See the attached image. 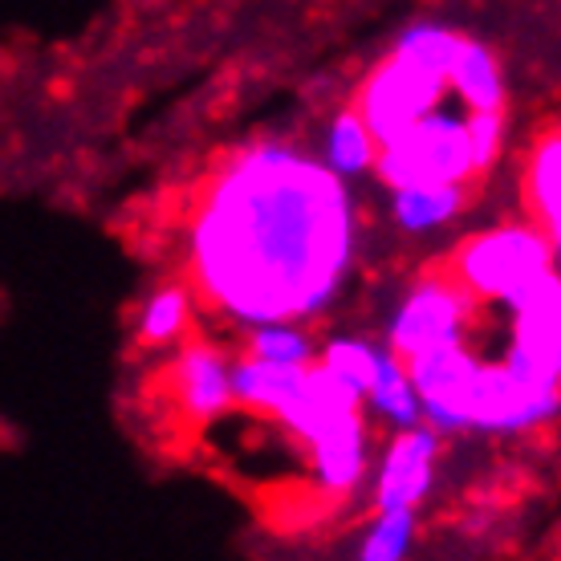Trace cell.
Here are the masks:
<instances>
[{"label": "cell", "instance_id": "cell-1", "mask_svg": "<svg viewBox=\"0 0 561 561\" xmlns=\"http://www.w3.org/2000/svg\"><path fill=\"white\" fill-rule=\"evenodd\" d=\"M351 232L334 171L289 147H256L220 175L199 216V280L240 322H289L334 297Z\"/></svg>", "mask_w": 561, "mask_h": 561}, {"label": "cell", "instance_id": "cell-2", "mask_svg": "<svg viewBox=\"0 0 561 561\" xmlns=\"http://www.w3.org/2000/svg\"><path fill=\"white\" fill-rule=\"evenodd\" d=\"M472 151L460 114L427 111L379 151V175L394 187L415 183H463L472 175Z\"/></svg>", "mask_w": 561, "mask_h": 561}, {"label": "cell", "instance_id": "cell-3", "mask_svg": "<svg viewBox=\"0 0 561 561\" xmlns=\"http://www.w3.org/2000/svg\"><path fill=\"white\" fill-rule=\"evenodd\" d=\"M553 249L537 228L505 225L477 237L460 253V285L477 297H501L513 294L520 280L537 277L549 268Z\"/></svg>", "mask_w": 561, "mask_h": 561}, {"label": "cell", "instance_id": "cell-4", "mask_svg": "<svg viewBox=\"0 0 561 561\" xmlns=\"http://www.w3.org/2000/svg\"><path fill=\"white\" fill-rule=\"evenodd\" d=\"M444 82L432 70H420L415 61L394 54V61H387L363 90L358 102V118L366 123L375 147H387L391 139H399L408 127H415L423 114L435 111L444 99Z\"/></svg>", "mask_w": 561, "mask_h": 561}, {"label": "cell", "instance_id": "cell-5", "mask_svg": "<svg viewBox=\"0 0 561 561\" xmlns=\"http://www.w3.org/2000/svg\"><path fill=\"white\" fill-rule=\"evenodd\" d=\"M561 408V387H534L517 379L505 363L477 366L460 394V427H492V432H520L549 420Z\"/></svg>", "mask_w": 561, "mask_h": 561}, {"label": "cell", "instance_id": "cell-6", "mask_svg": "<svg viewBox=\"0 0 561 561\" xmlns=\"http://www.w3.org/2000/svg\"><path fill=\"white\" fill-rule=\"evenodd\" d=\"M468 318H472V294L460 280H423L394 318V351L420 354L439 342H460Z\"/></svg>", "mask_w": 561, "mask_h": 561}, {"label": "cell", "instance_id": "cell-7", "mask_svg": "<svg viewBox=\"0 0 561 561\" xmlns=\"http://www.w3.org/2000/svg\"><path fill=\"white\" fill-rule=\"evenodd\" d=\"M505 366L534 387H561V313H517Z\"/></svg>", "mask_w": 561, "mask_h": 561}, {"label": "cell", "instance_id": "cell-8", "mask_svg": "<svg viewBox=\"0 0 561 561\" xmlns=\"http://www.w3.org/2000/svg\"><path fill=\"white\" fill-rule=\"evenodd\" d=\"M435 432H408L394 439L379 477V508H411L432 484Z\"/></svg>", "mask_w": 561, "mask_h": 561}, {"label": "cell", "instance_id": "cell-9", "mask_svg": "<svg viewBox=\"0 0 561 561\" xmlns=\"http://www.w3.org/2000/svg\"><path fill=\"white\" fill-rule=\"evenodd\" d=\"M180 391L192 415H220L232 403V370L216 351L196 346L180 363Z\"/></svg>", "mask_w": 561, "mask_h": 561}, {"label": "cell", "instance_id": "cell-10", "mask_svg": "<svg viewBox=\"0 0 561 561\" xmlns=\"http://www.w3.org/2000/svg\"><path fill=\"white\" fill-rule=\"evenodd\" d=\"M306 363H265V358H244L232 366V399L261 411H277L289 391L297 387Z\"/></svg>", "mask_w": 561, "mask_h": 561}, {"label": "cell", "instance_id": "cell-11", "mask_svg": "<svg viewBox=\"0 0 561 561\" xmlns=\"http://www.w3.org/2000/svg\"><path fill=\"white\" fill-rule=\"evenodd\" d=\"M463 204L460 183H415V187H399V199H394V216L399 225L411 228V232H423V228H435L451 220Z\"/></svg>", "mask_w": 561, "mask_h": 561}, {"label": "cell", "instance_id": "cell-12", "mask_svg": "<svg viewBox=\"0 0 561 561\" xmlns=\"http://www.w3.org/2000/svg\"><path fill=\"white\" fill-rule=\"evenodd\" d=\"M448 78H451V85H456V94H460L472 111H501V99H505L501 73H496V61H492L480 45L463 42Z\"/></svg>", "mask_w": 561, "mask_h": 561}, {"label": "cell", "instance_id": "cell-13", "mask_svg": "<svg viewBox=\"0 0 561 561\" xmlns=\"http://www.w3.org/2000/svg\"><path fill=\"white\" fill-rule=\"evenodd\" d=\"M366 394H370V403L382 411V415H391L394 423H420V394H415V387H411L408 370H403V363L394 358V354H379V366H375V379H370V387H366Z\"/></svg>", "mask_w": 561, "mask_h": 561}, {"label": "cell", "instance_id": "cell-14", "mask_svg": "<svg viewBox=\"0 0 561 561\" xmlns=\"http://www.w3.org/2000/svg\"><path fill=\"white\" fill-rule=\"evenodd\" d=\"M529 196L534 208L546 225L561 220V130L549 135L534 154V168H529Z\"/></svg>", "mask_w": 561, "mask_h": 561}, {"label": "cell", "instance_id": "cell-15", "mask_svg": "<svg viewBox=\"0 0 561 561\" xmlns=\"http://www.w3.org/2000/svg\"><path fill=\"white\" fill-rule=\"evenodd\" d=\"M463 42L456 37V33H444V28L435 25H423V28H411L408 37L399 42V49L394 54L408 57V61H415L420 70H432L439 73V78H448L451 66H456V57H460Z\"/></svg>", "mask_w": 561, "mask_h": 561}, {"label": "cell", "instance_id": "cell-16", "mask_svg": "<svg viewBox=\"0 0 561 561\" xmlns=\"http://www.w3.org/2000/svg\"><path fill=\"white\" fill-rule=\"evenodd\" d=\"M325 159H330V168H334L337 175H354V171H363L366 163L375 159V139H370L366 123L358 118V111L342 114V118L334 123Z\"/></svg>", "mask_w": 561, "mask_h": 561}, {"label": "cell", "instance_id": "cell-17", "mask_svg": "<svg viewBox=\"0 0 561 561\" xmlns=\"http://www.w3.org/2000/svg\"><path fill=\"white\" fill-rule=\"evenodd\" d=\"M253 358L265 363H309V337L289 322H261L253 334Z\"/></svg>", "mask_w": 561, "mask_h": 561}, {"label": "cell", "instance_id": "cell-18", "mask_svg": "<svg viewBox=\"0 0 561 561\" xmlns=\"http://www.w3.org/2000/svg\"><path fill=\"white\" fill-rule=\"evenodd\" d=\"M411 541V508H382L379 525L370 529L363 546L366 561H394L408 553Z\"/></svg>", "mask_w": 561, "mask_h": 561}, {"label": "cell", "instance_id": "cell-19", "mask_svg": "<svg viewBox=\"0 0 561 561\" xmlns=\"http://www.w3.org/2000/svg\"><path fill=\"white\" fill-rule=\"evenodd\" d=\"M337 379L351 382L354 391L366 394L370 379H375V366H379V351H370L366 342H334L330 351H325V363Z\"/></svg>", "mask_w": 561, "mask_h": 561}, {"label": "cell", "instance_id": "cell-20", "mask_svg": "<svg viewBox=\"0 0 561 561\" xmlns=\"http://www.w3.org/2000/svg\"><path fill=\"white\" fill-rule=\"evenodd\" d=\"M187 322V297L180 289H159L142 309V337L147 342H171Z\"/></svg>", "mask_w": 561, "mask_h": 561}, {"label": "cell", "instance_id": "cell-21", "mask_svg": "<svg viewBox=\"0 0 561 561\" xmlns=\"http://www.w3.org/2000/svg\"><path fill=\"white\" fill-rule=\"evenodd\" d=\"M513 313H561V277L553 268H541L537 277L520 280L513 294L501 297Z\"/></svg>", "mask_w": 561, "mask_h": 561}, {"label": "cell", "instance_id": "cell-22", "mask_svg": "<svg viewBox=\"0 0 561 561\" xmlns=\"http://www.w3.org/2000/svg\"><path fill=\"white\" fill-rule=\"evenodd\" d=\"M468 130V151H472V168L484 171L501 151V111H472L463 123Z\"/></svg>", "mask_w": 561, "mask_h": 561}, {"label": "cell", "instance_id": "cell-23", "mask_svg": "<svg viewBox=\"0 0 561 561\" xmlns=\"http://www.w3.org/2000/svg\"><path fill=\"white\" fill-rule=\"evenodd\" d=\"M549 232H553V256H561V220L558 225H549Z\"/></svg>", "mask_w": 561, "mask_h": 561}]
</instances>
